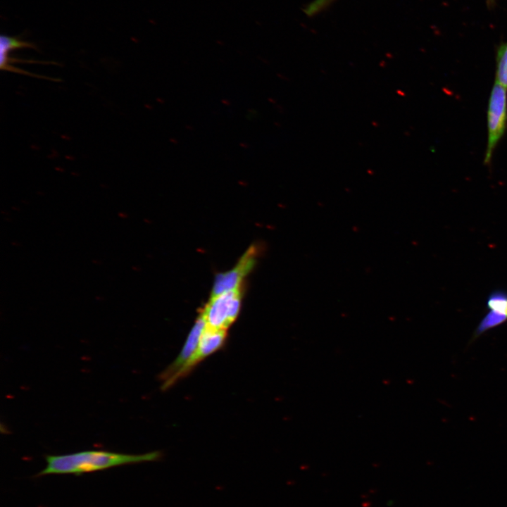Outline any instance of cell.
<instances>
[{
  "label": "cell",
  "mask_w": 507,
  "mask_h": 507,
  "mask_svg": "<svg viewBox=\"0 0 507 507\" xmlns=\"http://www.w3.org/2000/svg\"><path fill=\"white\" fill-rule=\"evenodd\" d=\"M488 313L482 318L473 332L474 341L487 331L498 327L507 321V292L495 289L492 292L486 301Z\"/></svg>",
  "instance_id": "5b68a950"
},
{
  "label": "cell",
  "mask_w": 507,
  "mask_h": 507,
  "mask_svg": "<svg viewBox=\"0 0 507 507\" xmlns=\"http://www.w3.org/2000/svg\"><path fill=\"white\" fill-rule=\"evenodd\" d=\"M256 256V248L251 247L244 254L237 264L232 270L217 275L213 288L212 296L239 288L242 278L253 268Z\"/></svg>",
  "instance_id": "8992f818"
},
{
  "label": "cell",
  "mask_w": 507,
  "mask_h": 507,
  "mask_svg": "<svg viewBox=\"0 0 507 507\" xmlns=\"http://www.w3.org/2000/svg\"><path fill=\"white\" fill-rule=\"evenodd\" d=\"M241 306L239 288L212 296L202 312L206 326L226 329L236 320Z\"/></svg>",
  "instance_id": "3957f363"
},
{
  "label": "cell",
  "mask_w": 507,
  "mask_h": 507,
  "mask_svg": "<svg viewBox=\"0 0 507 507\" xmlns=\"http://www.w3.org/2000/svg\"><path fill=\"white\" fill-rule=\"evenodd\" d=\"M334 0H313L304 8V13L308 16H313L321 12L329 6Z\"/></svg>",
  "instance_id": "30bf717a"
},
{
  "label": "cell",
  "mask_w": 507,
  "mask_h": 507,
  "mask_svg": "<svg viewBox=\"0 0 507 507\" xmlns=\"http://www.w3.org/2000/svg\"><path fill=\"white\" fill-rule=\"evenodd\" d=\"M485 1L489 8H493L496 6V0H485Z\"/></svg>",
  "instance_id": "8fae6325"
},
{
  "label": "cell",
  "mask_w": 507,
  "mask_h": 507,
  "mask_svg": "<svg viewBox=\"0 0 507 507\" xmlns=\"http://www.w3.org/2000/svg\"><path fill=\"white\" fill-rule=\"evenodd\" d=\"M206 326V322L201 315L192 327L179 356L162 373L161 379L163 389L170 387L177 380L178 374L195 353Z\"/></svg>",
  "instance_id": "277c9868"
},
{
  "label": "cell",
  "mask_w": 507,
  "mask_h": 507,
  "mask_svg": "<svg viewBox=\"0 0 507 507\" xmlns=\"http://www.w3.org/2000/svg\"><path fill=\"white\" fill-rule=\"evenodd\" d=\"M496 63V82L507 89V41L498 46Z\"/></svg>",
  "instance_id": "ba28073f"
},
{
  "label": "cell",
  "mask_w": 507,
  "mask_h": 507,
  "mask_svg": "<svg viewBox=\"0 0 507 507\" xmlns=\"http://www.w3.org/2000/svg\"><path fill=\"white\" fill-rule=\"evenodd\" d=\"M161 457L159 451L142 454H127L103 450H87L63 455L45 456L46 466L37 476L83 473L111 468L156 461Z\"/></svg>",
  "instance_id": "6da1fadb"
},
{
  "label": "cell",
  "mask_w": 507,
  "mask_h": 507,
  "mask_svg": "<svg viewBox=\"0 0 507 507\" xmlns=\"http://www.w3.org/2000/svg\"><path fill=\"white\" fill-rule=\"evenodd\" d=\"M507 126L506 88L495 82L489 96L487 108V144L484 163H491L494 151L503 136Z\"/></svg>",
  "instance_id": "7a4b0ae2"
},
{
  "label": "cell",
  "mask_w": 507,
  "mask_h": 507,
  "mask_svg": "<svg viewBox=\"0 0 507 507\" xmlns=\"http://www.w3.org/2000/svg\"><path fill=\"white\" fill-rule=\"evenodd\" d=\"M225 339L226 330L206 326L195 353L178 374L177 380L187 375L202 360L220 349L224 344Z\"/></svg>",
  "instance_id": "52a82bcc"
},
{
  "label": "cell",
  "mask_w": 507,
  "mask_h": 507,
  "mask_svg": "<svg viewBox=\"0 0 507 507\" xmlns=\"http://www.w3.org/2000/svg\"><path fill=\"white\" fill-rule=\"evenodd\" d=\"M23 48H35V45L26 41L1 35L0 37V51L10 52L12 50Z\"/></svg>",
  "instance_id": "9c48e42d"
}]
</instances>
